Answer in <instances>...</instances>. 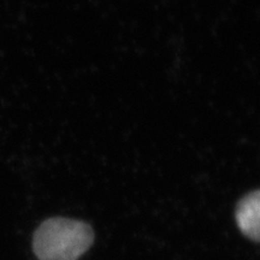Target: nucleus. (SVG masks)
Listing matches in <instances>:
<instances>
[{
	"label": "nucleus",
	"mask_w": 260,
	"mask_h": 260,
	"mask_svg": "<svg viewBox=\"0 0 260 260\" xmlns=\"http://www.w3.org/2000/svg\"><path fill=\"white\" fill-rule=\"evenodd\" d=\"M259 190L247 194L240 200L236 209V222L240 230L254 241H259Z\"/></svg>",
	"instance_id": "f03ea898"
},
{
	"label": "nucleus",
	"mask_w": 260,
	"mask_h": 260,
	"mask_svg": "<svg viewBox=\"0 0 260 260\" xmlns=\"http://www.w3.org/2000/svg\"><path fill=\"white\" fill-rule=\"evenodd\" d=\"M94 240L92 228L81 220L51 218L38 228L32 248L40 260H77Z\"/></svg>",
	"instance_id": "f257e3e1"
}]
</instances>
